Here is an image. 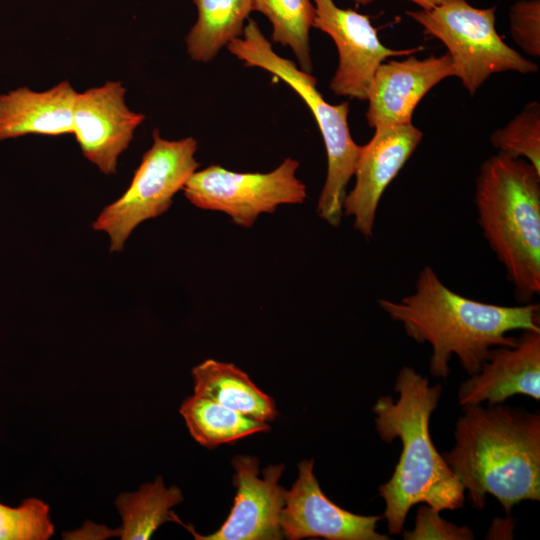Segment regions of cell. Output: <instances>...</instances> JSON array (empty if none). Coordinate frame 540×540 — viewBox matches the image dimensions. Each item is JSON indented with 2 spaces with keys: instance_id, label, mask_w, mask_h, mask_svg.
Segmentation results:
<instances>
[{
  "instance_id": "1",
  "label": "cell",
  "mask_w": 540,
  "mask_h": 540,
  "mask_svg": "<svg viewBox=\"0 0 540 540\" xmlns=\"http://www.w3.org/2000/svg\"><path fill=\"white\" fill-rule=\"evenodd\" d=\"M378 304L402 323L408 337L431 346L429 372L444 381L453 355L470 376L480 371L492 348L515 343L509 332L540 331L538 303L503 306L470 299L446 286L430 266L420 270L411 294Z\"/></svg>"
},
{
  "instance_id": "2",
  "label": "cell",
  "mask_w": 540,
  "mask_h": 540,
  "mask_svg": "<svg viewBox=\"0 0 540 540\" xmlns=\"http://www.w3.org/2000/svg\"><path fill=\"white\" fill-rule=\"evenodd\" d=\"M395 400L379 397L373 405L376 431L385 443L399 438L401 453L390 479L378 488L385 502L382 515L391 535H399L411 508L426 504L438 511L457 510L465 502V489L435 447L429 423L438 407L442 385L413 367L403 366L396 377Z\"/></svg>"
},
{
  "instance_id": "3",
  "label": "cell",
  "mask_w": 540,
  "mask_h": 540,
  "mask_svg": "<svg viewBox=\"0 0 540 540\" xmlns=\"http://www.w3.org/2000/svg\"><path fill=\"white\" fill-rule=\"evenodd\" d=\"M454 445L442 453L471 505L482 510L488 495L507 515L524 500H540V414L504 403L462 408Z\"/></svg>"
},
{
  "instance_id": "4",
  "label": "cell",
  "mask_w": 540,
  "mask_h": 540,
  "mask_svg": "<svg viewBox=\"0 0 540 540\" xmlns=\"http://www.w3.org/2000/svg\"><path fill=\"white\" fill-rule=\"evenodd\" d=\"M475 206L516 300L532 302L540 293V172L522 158L490 156L479 169Z\"/></svg>"
},
{
  "instance_id": "5",
  "label": "cell",
  "mask_w": 540,
  "mask_h": 540,
  "mask_svg": "<svg viewBox=\"0 0 540 540\" xmlns=\"http://www.w3.org/2000/svg\"><path fill=\"white\" fill-rule=\"evenodd\" d=\"M226 48L247 67L268 71L289 85L307 104L323 138L327 173L318 198L317 214L331 226H338L343 216L347 185L354 174L361 146L352 138L348 126L349 102L328 103L317 89L311 73L278 55L256 21L249 19L243 35Z\"/></svg>"
},
{
  "instance_id": "6",
  "label": "cell",
  "mask_w": 540,
  "mask_h": 540,
  "mask_svg": "<svg viewBox=\"0 0 540 540\" xmlns=\"http://www.w3.org/2000/svg\"><path fill=\"white\" fill-rule=\"evenodd\" d=\"M495 13L496 6L476 8L467 0H447L432 9L406 11L425 35L446 46L456 77L471 96L494 73L531 74L539 68L503 41L496 31Z\"/></svg>"
},
{
  "instance_id": "7",
  "label": "cell",
  "mask_w": 540,
  "mask_h": 540,
  "mask_svg": "<svg viewBox=\"0 0 540 540\" xmlns=\"http://www.w3.org/2000/svg\"><path fill=\"white\" fill-rule=\"evenodd\" d=\"M152 136L153 144L143 154L127 190L106 206L92 225L109 235L112 252L124 248L139 224L165 213L200 165L195 159V138L167 140L158 130Z\"/></svg>"
},
{
  "instance_id": "8",
  "label": "cell",
  "mask_w": 540,
  "mask_h": 540,
  "mask_svg": "<svg viewBox=\"0 0 540 540\" xmlns=\"http://www.w3.org/2000/svg\"><path fill=\"white\" fill-rule=\"evenodd\" d=\"M299 166V161L291 157L266 173L234 172L210 165L195 171L183 192L195 207L222 212L234 224L250 228L263 213L305 202L306 185L296 176Z\"/></svg>"
},
{
  "instance_id": "9",
  "label": "cell",
  "mask_w": 540,
  "mask_h": 540,
  "mask_svg": "<svg viewBox=\"0 0 540 540\" xmlns=\"http://www.w3.org/2000/svg\"><path fill=\"white\" fill-rule=\"evenodd\" d=\"M312 1L313 27L328 34L338 51V66L329 84L337 96L365 101L373 74L382 62L425 49L423 46L390 49L382 44L368 16L340 8L334 0Z\"/></svg>"
},
{
  "instance_id": "10",
  "label": "cell",
  "mask_w": 540,
  "mask_h": 540,
  "mask_svg": "<svg viewBox=\"0 0 540 540\" xmlns=\"http://www.w3.org/2000/svg\"><path fill=\"white\" fill-rule=\"evenodd\" d=\"M361 146L355 165V185L343 201V215L353 217L354 228L370 238L379 202L420 144L423 133L412 123L377 126Z\"/></svg>"
},
{
  "instance_id": "11",
  "label": "cell",
  "mask_w": 540,
  "mask_h": 540,
  "mask_svg": "<svg viewBox=\"0 0 540 540\" xmlns=\"http://www.w3.org/2000/svg\"><path fill=\"white\" fill-rule=\"evenodd\" d=\"M126 89L108 81L77 92L73 110V135L83 155L106 174L117 172L118 158L131 143L145 116L129 109Z\"/></svg>"
},
{
  "instance_id": "12",
  "label": "cell",
  "mask_w": 540,
  "mask_h": 540,
  "mask_svg": "<svg viewBox=\"0 0 540 540\" xmlns=\"http://www.w3.org/2000/svg\"><path fill=\"white\" fill-rule=\"evenodd\" d=\"M314 460L298 465V478L286 490L280 514V528L289 540L324 538L328 540H390L377 532L378 515H359L332 502L322 491L313 472Z\"/></svg>"
},
{
  "instance_id": "13",
  "label": "cell",
  "mask_w": 540,
  "mask_h": 540,
  "mask_svg": "<svg viewBox=\"0 0 540 540\" xmlns=\"http://www.w3.org/2000/svg\"><path fill=\"white\" fill-rule=\"evenodd\" d=\"M233 483L236 496L223 525L213 534L199 535L189 527L196 539L202 540H280V514L286 490L279 485L284 464L268 465L259 477L256 457L236 455Z\"/></svg>"
},
{
  "instance_id": "14",
  "label": "cell",
  "mask_w": 540,
  "mask_h": 540,
  "mask_svg": "<svg viewBox=\"0 0 540 540\" xmlns=\"http://www.w3.org/2000/svg\"><path fill=\"white\" fill-rule=\"evenodd\" d=\"M453 76L456 77V69L448 53L382 62L367 90L368 125L375 128L412 123L413 112L422 98L439 82Z\"/></svg>"
},
{
  "instance_id": "15",
  "label": "cell",
  "mask_w": 540,
  "mask_h": 540,
  "mask_svg": "<svg viewBox=\"0 0 540 540\" xmlns=\"http://www.w3.org/2000/svg\"><path fill=\"white\" fill-rule=\"evenodd\" d=\"M514 395L540 400V331L523 330L513 345L492 348L480 371L461 383L458 402L494 405Z\"/></svg>"
},
{
  "instance_id": "16",
  "label": "cell",
  "mask_w": 540,
  "mask_h": 540,
  "mask_svg": "<svg viewBox=\"0 0 540 540\" xmlns=\"http://www.w3.org/2000/svg\"><path fill=\"white\" fill-rule=\"evenodd\" d=\"M76 95L68 81L41 92L21 87L1 94L0 141L29 134H72Z\"/></svg>"
},
{
  "instance_id": "17",
  "label": "cell",
  "mask_w": 540,
  "mask_h": 540,
  "mask_svg": "<svg viewBox=\"0 0 540 540\" xmlns=\"http://www.w3.org/2000/svg\"><path fill=\"white\" fill-rule=\"evenodd\" d=\"M194 395L260 421L277 416L273 399L232 363L207 359L192 370Z\"/></svg>"
},
{
  "instance_id": "18",
  "label": "cell",
  "mask_w": 540,
  "mask_h": 540,
  "mask_svg": "<svg viewBox=\"0 0 540 540\" xmlns=\"http://www.w3.org/2000/svg\"><path fill=\"white\" fill-rule=\"evenodd\" d=\"M197 19L186 36L187 53L197 62L213 60L223 47L243 35L253 0H192Z\"/></svg>"
},
{
  "instance_id": "19",
  "label": "cell",
  "mask_w": 540,
  "mask_h": 540,
  "mask_svg": "<svg viewBox=\"0 0 540 540\" xmlns=\"http://www.w3.org/2000/svg\"><path fill=\"white\" fill-rule=\"evenodd\" d=\"M183 501L181 490L166 487L161 477L143 484L137 491L122 493L115 501L122 519L116 534L122 540H146L166 521L172 520V507Z\"/></svg>"
},
{
  "instance_id": "20",
  "label": "cell",
  "mask_w": 540,
  "mask_h": 540,
  "mask_svg": "<svg viewBox=\"0 0 540 540\" xmlns=\"http://www.w3.org/2000/svg\"><path fill=\"white\" fill-rule=\"evenodd\" d=\"M191 436L202 446L213 448L246 436L268 432L265 422L250 418L211 400L193 395L180 407Z\"/></svg>"
},
{
  "instance_id": "21",
  "label": "cell",
  "mask_w": 540,
  "mask_h": 540,
  "mask_svg": "<svg viewBox=\"0 0 540 540\" xmlns=\"http://www.w3.org/2000/svg\"><path fill=\"white\" fill-rule=\"evenodd\" d=\"M252 10L263 14L272 25V40L290 47L300 69L313 71L310 29L315 19L312 0H253Z\"/></svg>"
},
{
  "instance_id": "22",
  "label": "cell",
  "mask_w": 540,
  "mask_h": 540,
  "mask_svg": "<svg viewBox=\"0 0 540 540\" xmlns=\"http://www.w3.org/2000/svg\"><path fill=\"white\" fill-rule=\"evenodd\" d=\"M499 152L528 161L540 172V105L528 103L506 126L490 136Z\"/></svg>"
},
{
  "instance_id": "23",
  "label": "cell",
  "mask_w": 540,
  "mask_h": 540,
  "mask_svg": "<svg viewBox=\"0 0 540 540\" xmlns=\"http://www.w3.org/2000/svg\"><path fill=\"white\" fill-rule=\"evenodd\" d=\"M55 531L49 506L27 498L18 507L0 502V540H47Z\"/></svg>"
},
{
  "instance_id": "24",
  "label": "cell",
  "mask_w": 540,
  "mask_h": 540,
  "mask_svg": "<svg viewBox=\"0 0 540 540\" xmlns=\"http://www.w3.org/2000/svg\"><path fill=\"white\" fill-rule=\"evenodd\" d=\"M405 540H473L475 534L468 526H458L440 515V511L420 505L415 516L414 527L403 530Z\"/></svg>"
},
{
  "instance_id": "25",
  "label": "cell",
  "mask_w": 540,
  "mask_h": 540,
  "mask_svg": "<svg viewBox=\"0 0 540 540\" xmlns=\"http://www.w3.org/2000/svg\"><path fill=\"white\" fill-rule=\"evenodd\" d=\"M510 33L515 43L532 57L540 56V1L518 0L509 10Z\"/></svg>"
},
{
  "instance_id": "26",
  "label": "cell",
  "mask_w": 540,
  "mask_h": 540,
  "mask_svg": "<svg viewBox=\"0 0 540 540\" xmlns=\"http://www.w3.org/2000/svg\"><path fill=\"white\" fill-rule=\"evenodd\" d=\"M375 0H354L356 6H366L374 2ZM417 4L421 9L428 10L436 6L441 5L447 0H409Z\"/></svg>"
}]
</instances>
